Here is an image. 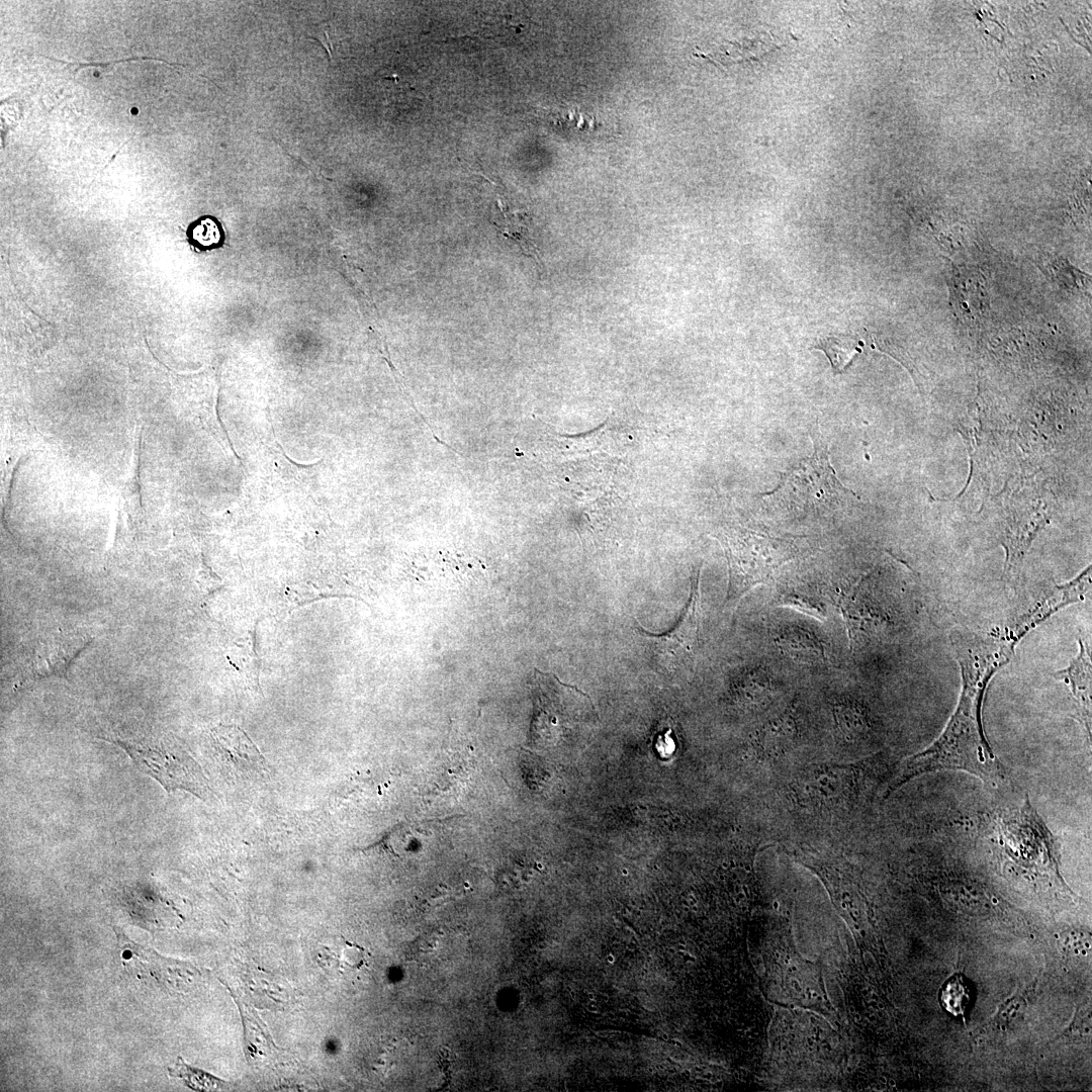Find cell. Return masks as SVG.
<instances>
[{"label":"cell","mask_w":1092,"mask_h":1092,"mask_svg":"<svg viewBox=\"0 0 1092 1092\" xmlns=\"http://www.w3.org/2000/svg\"><path fill=\"white\" fill-rule=\"evenodd\" d=\"M1040 624L1028 611L1008 626L991 632L954 628L949 641L961 667L962 692L958 706L941 735L927 748L906 758L885 796L925 774L963 770L978 777L997 792L1006 791L1010 777L995 755L984 733L982 707L993 675L1007 664L1017 644Z\"/></svg>","instance_id":"cell-1"},{"label":"cell","mask_w":1092,"mask_h":1092,"mask_svg":"<svg viewBox=\"0 0 1092 1092\" xmlns=\"http://www.w3.org/2000/svg\"><path fill=\"white\" fill-rule=\"evenodd\" d=\"M728 562L727 607L736 608L754 586L764 583L801 548L796 537H776L748 529L724 532L718 538Z\"/></svg>","instance_id":"cell-2"},{"label":"cell","mask_w":1092,"mask_h":1092,"mask_svg":"<svg viewBox=\"0 0 1092 1092\" xmlns=\"http://www.w3.org/2000/svg\"><path fill=\"white\" fill-rule=\"evenodd\" d=\"M532 693L535 709L531 737L536 744H555L568 735L590 733L598 721L589 697L551 672L534 670Z\"/></svg>","instance_id":"cell-3"},{"label":"cell","mask_w":1092,"mask_h":1092,"mask_svg":"<svg viewBox=\"0 0 1092 1092\" xmlns=\"http://www.w3.org/2000/svg\"><path fill=\"white\" fill-rule=\"evenodd\" d=\"M814 452L787 470L778 486L763 496L801 511L834 509L854 494L838 480L818 427L812 430Z\"/></svg>","instance_id":"cell-4"},{"label":"cell","mask_w":1092,"mask_h":1092,"mask_svg":"<svg viewBox=\"0 0 1092 1092\" xmlns=\"http://www.w3.org/2000/svg\"><path fill=\"white\" fill-rule=\"evenodd\" d=\"M123 749L135 766L167 792L184 790L206 800L210 788L200 765L175 743L151 740L106 739Z\"/></svg>","instance_id":"cell-5"},{"label":"cell","mask_w":1092,"mask_h":1092,"mask_svg":"<svg viewBox=\"0 0 1092 1092\" xmlns=\"http://www.w3.org/2000/svg\"><path fill=\"white\" fill-rule=\"evenodd\" d=\"M864 768L859 764H814L799 771L793 793L803 806L817 810L849 809L860 798Z\"/></svg>","instance_id":"cell-6"},{"label":"cell","mask_w":1092,"mask_h":1092,"mask_svg":"<svg viewBox=\"0 0 1092 1092\" xmlns=\"http://www.w3.org/2000/svg\"><path fill=\"white\" fill-rule=\"evenodd\" d=\"M701 623L700 570L695 575L687 606L674 627L655 635L642 631L655 669L661 673H694L699 649Z\"/></svg>","instance_id":"cell-7"},{"label":"cell","mask_w":1092,"mask_h":1092,"mask_svg":"<svg viewBox=\"0 0 1092 1092\" xmlns=\"http://www.w3.org/2000/svg\"><path fill=\"white\" fill-rule=\"evenodd\" d=\"M115 933L122 967L131 977L154 980L174 993L189 991L200 978L194 966L162 957L154 949L130 940L119 930H115Z\"/></svg>","instance_id":"cell-8"},{"label":"cell","mask_w":1092,"mask_h":1092,"mask_svg":"<svg viewBox=\"0 0 1092 1092\" xmlns=\"http://www.w3.org/2000/svg\"><path fill=\"white\" fill-rule=\"evenodd\" d=\"M92 640L85 634L59 631L39 642L21 668L16 687L48 677H66L69 666Z\"/></svg>","instance_id":"cell-9"},{"label":"cell","mask_w":1092,"mask_h":1092,"mask_svg":"<svg viewBox=\"0 0 1092 1092\" xmlns=\"http://www.w3.org/2000/svg\"><path fill=\"white\" fill-rule=\"evenodd\" d=\"M211 735L217 756L225 765L241 774L266 770L265 758L242 729L219 726Z\"/></svg>","instance_id":"cell-10"},{"label":"cell","mask_w":1092,"mask_h":1092,"mask_svg":"<svg viewBox=\"0 0 1092 1092\" xmlns=\"http://www.w3.org/2000/svg\"><path fill=\"white\" fill-rule=\"evenodd\" d=\"M1079 651L1071 663L1053 673L1070 689L1078 720L1091 734V656L1082 638H1077Z\"/></svg>","instance_id":"cell-11"},{"label":"cell","mask_w":1092,"mask_h":1092,"mask_svg":"<svg viewBox=\"0 0 1092 1092\" xmlns=\"http://www.w3.org/2000/svg\"><path fill=\"white\" fill-rule=\"evenodd\" d=\"M120 901L132 921L149 930H157L163 924L167 901L154 888L136 884L122 890Z\"/></svg>","instance_id":"cell-12"},{"label":"cell","mask_w":1092,"mask_h":1092,"mask_svg":"<svg viewBox=\"0 0 1092 1092\" xmlns=\"http://www.w3.org/2000/svg\"><path fill=\"white\" fill-rule=\"evenodd\" d=\"M796 737L791 714H783L765 725L757 736L756 750L761 758H774L788 751Z\"/></svg>","instance_id":"cell-13"},{"label":"cell","mask_w":1092,"mask_h":1092,"mask_svg":"<svg viewBox=\"0 0 1092 1092\" xmlns=\"http://www.w3.org/2000/svg\"><path fill=\"white\" fill-rule=\"evenodd\" d=\"M1039 263L1041 270L1067 291L1081 292L1090 287V276L1060 256L1045 255L1040 258Z\"/></svg>","instance_id":"cell-14"},{"label":"cell","mask_w":1092,"mask_h":1092,"mask_svg":"<svg viewBox=\"0 0 1092 1092\" xmlns=\"http://www.w3.org/2000/svg\"><path fill=\"white\" fill-rule=\"evenodd\" d=\"M781 646L789 653L793 658L812 662L823 660L824 650L819 642H817L812 635L804 631H791L785 633L781 639Z\"/></svg>","instance_id":"cell-15"},{"label":"cell","mask_w":1092,"mask_h":1092,"mask_svg":"<svg viewBox=\"0 0 1092 1092\" xmlns=\"http://www.w3.org/2000/svg\"><path fill=\"white\" fill-rule=\"evenodd\" d=\"M189 243L200 251L221 246L224 234L218 220L212 216H201L187 229Z\"/></svg>","instance_id":"cell-16"},{"label":"cell","mask_w":1092,"mask_h":1092,"mask_svg":"<svg viewBox=\"0 0 1092 1092\" xmlns=\"http://www.w3.org/2000/svg\"><path fill=\"white\" fill-rule=\"evenodd\" d=\"M169 1075L180 1078L184 1084L195 1091H214L223 1089L226 1082L213 1075L187 1065L180 1057L175 1066L168 1068Z\"/></svg>","instance_id":"cell-17"},{"label":"cell","mask_w":1092,"mask_h":1092,"mask_svg":"<svg viewBox=\"0 0 1092 1092\" xmlns=\"http://www.w3.org/2000/svg\"><path fill=\"white\" fill-rule=\"evenodd\" d=\"M940 1002L954 1016L964 1015L971 1002V988L961 974L949 978L941 988Z\"/></svg>","instance_id":"cell-18"},{"label":"cell","mask_w":1092,"mask_h":1092,"mask_svg":"<svg viewBox=\"0 0 1092 1092\" xmlns=\"http://www.w3.org/2000/svg\"><path fill=\"white\" fill-rule=\"evenodd\" d=\"M833 714L841 734L849 740L856 738L867 728L861 710L851 702L837 704Z\"/></svg>","instance_id":"cell-19"},{"label":"cell","mask_w":1092,"mask_h":1092,"mask_svg":"<svg viewBox=\"0 0 1092 1092\" xmlns=\"http://www.w3.org/2000/svg\"><path fill=\"white\" fill-rule=\"evenodd\" d=\"M818 348L822 349L828 356L835 373L841 372L852 359L854 352H856V349L852 346L845 344V339L840 341L829 339Z\"/></svg>","instance_id":"cell-20"},{"label":"cell","mask_w":1092,"mask_h":1092,"mask_svg":"<svg viewBox=\"0 0 1092 1092\" xmlns=\"http://www.w3.org/2000/svg\"><path fill=\"white\" fill-rule=\"evenodd\" d=\"M1079 575H1081V574H1079ZM1081 576H1083V575H1081ZM1083 577H1084V576H1083ZM1084 578L1086 579V577H1084ZM1086 580H1087V579H1086ZM1087 582H1088V580H1087ZM1088 585H1089V582H1088ZM1089 586H1090V585H1089ZM1089 590H1090V589H1089Z\"/></svg>","instance_id":"cell-21"}]
</instances>
